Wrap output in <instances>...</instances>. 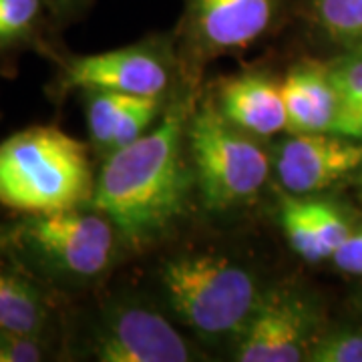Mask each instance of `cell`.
<instances>
[{"label":"cell","instance_id":"cell-1","mask_svg":"<svg viewBox=\"0 0 362 362\" xmlns=\"http://www.w3.org/2000/svg\"><path fill=\"white\" fill-rule=\"evenodd\" d=\"M187 103H175L137 141L105 156L90 206L103 211L123 246L145 250L187 214L194 169L187 165Z\"/></svg>","mask_w":362,"mask_h":362},{"label":"cell","instance_id":"cell-2","mask_svg":"<svg viewBox=\"0 0 362 362\" xmlns=\"http://www.w3.org/2000/svg\"><path fill=\"white\" fill-rule=\"evenodd\" d=\"M121 244L111 220L90 204L0 221V247L63 302L99 284Z\"/></svg>","mask_w":362,"mask_h":362},{"label":"cell","instance_id":"cell-3","mask_svg":"<svg viewBox=\"0 0 362 362\" xmlns=\"http://www.w3.org/2000/svg\"><path fill=\"white\" fill-rule=\"evenodd\" d=\"M89 147L57 125H30L0 143V206L45 214L90 204Z\"/></svg>","mask_w":362,"mask_h":362},{"label":"cell","instance_id":"cell-4","mask_svg":"<svg viewBox=\"0 0 362 362\" xmlns=\"http://www.w3.org/2000/svg\"><path fill=\"white\" fill-rule=\"evenodd\" d=\"M159 284L171 314L214 344H235L264 294L254 272L218 252L171 256L159 270Z\"/></svg>","mask_w":362,"mask_h":362},{"label":"cell","instance_id":"cell-5","mask_svg":"<svg viewBox=\"0 0 362 362\" xmlns=\"http://www.w3.org/2000/svg\"><path fill=\"white\" fill-rule=\"evenodd\" d=\"M187 151L199 197L209 211H228L254 199L270 175V157L254 135L235 127L207 99L187 121Z\"/></svg>","mask_w":362,"mask_h":362},{"label":"cell","instance_id":"cell-6","mask_svg":"<svg viewBox=\"0 0 362 362\" xmlns=\"http://www.w3.org/2000/svg\"><path fill=\"white\" fill-rule=\"evenodd\" d=\"M78 342H83L87 358L99 362H192L204 358L163 312L135 298H113L101 304Z\"/></svg>","mask_w":362,"mask_h":362},{"label":"cell","instance_id":"cell-7","mask_svg":"<svg viewBox=\"0 0 362 362\" xmlns=\"http://www.w3.org/2000/svg\"><path fill=\"white\" fill-rule=\"evenodd\" d=\"M180 40L187 63L247 51L268 37L286 14L292 0H181Z\"/></svg>","mask_w":362,"mask_h":362},{"label":"cell","instance_id":"cell-8","mask_svg":"<svg viewBox=\"0 0 362 362\" xmlns=\"http://www.w3.org/2000/svg\"><path fill=\"white\" fill-rule=\"evenodd\" d=\"M159 40H143L97 54L59 57V71L47 89L52 101L81 90H117L161 97L171 85V63Z\"/></svg>","mask_w":362,"mask_h":362},{"label":"cell","instance_id":"cell-9","mask_svg":"<svg viewBox=\"0 0 362 362\" xmlns=\"http://www.w3.org/2000/svg\"><path fill=\"white\" fill-rule=\"evenodd\" d=\"M320 337V310L312 296L296 284L264 290L244 332L233 344L238 362L308 361Z\"/></svg>","mask_w":362,"mask_h":362},{"label":"cell","instance_id":"cell-10","mask_svg":"<svg viewBox=\"0 0 362 362\" xmlns=\"http://www.w3.org/2000/svg\"><path fill=\"white\" fill-rule=\"evenodd\" d=\"M274 169L284 192L316 194L362 165V145L334 133H292L278 143Z\"/></svg>","mask_w":362,"mask_h":362},{"label":"cell","instance_id":"cell-11","mask_svg":"<svg viewBox=\"0 0 362 362\" xmlns=\"http://www.w3.org/2000/svg\"><path fill=\"white\" fill-rule=\"evenodd\" d=\"M65 302L0 247V328L45 338L65 349Z\"/></svg>","mask_w":362,"mask_h":362},{"label":"cell","instance_id":"cell-12","mask_svg":"<svg viewBox=\"0 0 362 362\" xmlns=\"http://www.w3.org/2000/svg\"><path fill=\"white\" fill-rule=\"evenodd\" d=\"M280 226L288 246L310 264L332 258L352 233L349 220L337 206L288 192L280 199Z\"/></svg>","mask_w":362,"mask_h":362},{"label":"cell","instance_id":"cell-13","mask_svg":"<svg viewBox=\"0 0 362 362\" xmlns=\"http://www.w3.org/2000/svg\"><path fill=\"white\" fill-rule=\"evenodd\" d=\"M216 103L228 121L254 137H272L288 131L280 83L264 73H242L228 78Z\"/></svg>","mask_w":362,"mask_h":362},{"label":"cell","instance_id":"cell-14","mask_svg":"<svg viewBox=\"0 0 362 362\" xmlns=\"http://www.w3.org/2000/svg\"><path fill=\"white\" fill-rule=\"evenodd\" d=\"M290 133H332L338 95L328 65L298 63L280 83Z\"/></svg>","mask_w":362,"mask_h":362},{"label":"cell","instance_id":"cell-15","mask_svg":"<svg viewBox=\"0 0 362 362\" xmlns=\"http://www.w3.org/2000/svg\"><path fill=\"white\" fill-rule=\"evenodd\" d=\"M45 26H52L45 0H0V71H6L26 49L52 54Z\"/></svg>","mask_w":362,"mask_h":362},{"label":"cell","instance_id":"cell-16","mask_svg":"<svg viewBox=\"0 0 362 362\" xmlns=\"http://www.w3.org/2000/svg\"><path fill=\"white\" fill-rule=\"evenodd\" d=\"M292 13L326 40L362 51V0H292Z\"/></svg>","mask_w":362,"mask_h":362},{"label":"cell","instance_id":"cell-17","mask_svg":"<svg viewBox=\"0 0 362 362\" xmlns=\"http://www.w3.org/2000/svg\"><path fill=\"white\" fill-rule=\"evenodd\" d=\"M78 97H83L90 147L105 157L111 151L119 121L133 95L117 90H81Z\"/></svg>","mask_w":362,"mask_h":362},{"label":"cell","instance_id":"cell-18","mask_svg":"<svg viewBox=\"0 0 362 362\" xmlns=\"http://www.w3.org/2000/svg\"><path fill=\"white\" fill-rule=\"evenodd\" d=\"M65 349L52 340L0 328V362L54 361Z\"/></svg>","mask_w":362,"mask_h":362},{"label":"cell","instance_id":"cell-19","mask_svg":"<svg viewBox=\"0 0 362 362\" xmlns=\"http://www.w3.org/2000/svg\"><path fill=\"white\" fill-rule=\"evenodd\" d=\"M338 95V115H344L362 103V51H354L328 65ZM338 119V117H337Z\"/></svg>","mask_w":362,"mask_h":362},{"label":"cell","instance_id":"cell-20","mask_svg":"<svg viewBox=\"0 0 362 362\" xmlns=\"http://www.w3.org/2000/svg\"><path fill=\"white\" fill-rule=\"evenodd\" d=\"M310 362H362V330L338 328L314 340Z\"/></svg>","mask_w":362,"mask_h":362},{"label":"cell","instance_id":"cell-21","mask_svg":"<svg viewBox=\"0 0 362 362\" xmlns=\"http://www.w3.org/2000/svg\"><path fill=\"white\" fill-rule=\"evenodd\" d=\"M95 0H45L52 28H65L77 23L93 6Z\"/></svg>","mask_w":362,"mask_h":362},{"label":"cell","instance_id":"cell-22","mask_svg":"<svg viewBox=\"0 0 362 362\" xmlns=\"http://www.w3.org/2000/svg\"><path fill=\"white\" fill-rule=\"evenodd\" d=\"M330 259L340 272L362 276V232L350 233Z\"/></svg>","mask_w":362,"mask_h":362},{"label":"cell","instance_id":"cell-23","mask_svg":"<svg viewBox=\"0 0 362 362\" xmlns=\"http://www.w3.org/2000/svg\"><path fill=\"white\" fill-rule=\"evenodd\" d=\"M332 133L349 137V139H362V103L349 113L338 115Z\"/></svg>","mask_w":362,"mask_h":362}]
</instances>
